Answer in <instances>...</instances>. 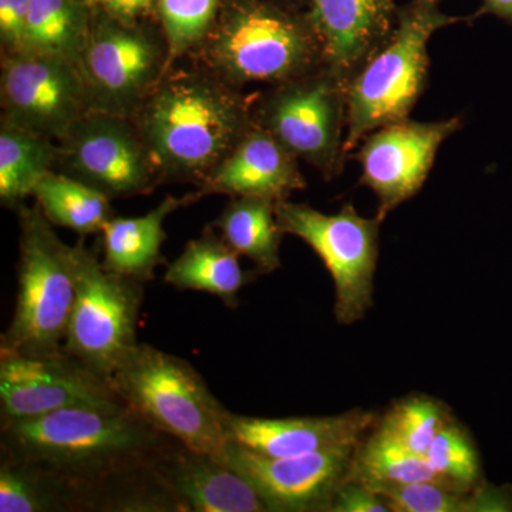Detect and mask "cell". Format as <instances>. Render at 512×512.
<instances>
[{
	"label": "cell",
	"instance_id": "3957f363",
	"mask_svg": "<svg viewBox=\"0 0 512 512\" xmlns=\"http://www.w3.org/2000/svg\"><path fill=\"white\" fill-rule=\"evenodd\" d=\"M133 412L181 446L224 458L228 410L181 357L137 343L110 379Z\"/></svg>",
	"mask_w": 512,
	"mask_h": 512
},
{
	"label": "cell",
	"instance_id": "7c38bea8",
	"mask_svg": "<svg viewBox=\"0 0 512 512\" xmlns=\"http://www.w3.org/2000/svg\"><path fill=\"white\" fill-rule=\"evenodd\" d=\"M356 446L291 457H265L229 440L224 460L254 485L269 512H328L348 477Z\"/></svg>",
	"mask_w": 512,
	"mask_h": 512
},
{
	"label": "cell",
	"instance_id": "5b68a950",
	"mask_svg": "<svg viewBox=\"0 0 512 512\" xmlns=\"http://www.w3.org/2000/svg\"><path fill=\"white\" fill-rule=\"evenodd\" d=\"M74 299L73 247L57 238L40 208L22 210L15 313L0 350L28 356L62 352Z\"/></svg>",
	"mask_w": 512,
	"mask_h": 512
},
{
	"label": "cell",
	"instance_id": "8fae6325",
	"mask_svg": "<svg viewBox=\"0 0 512 512\" xmlns=\"http://www.w3.org/2000/svg\"><path fill=\"white\" fill-rule=\"evenodd\" d=\"M110 382L94 375L73 357L28 356L0 350V421L36 419L67 409L119 402Z\"/></svg>",
	"mask_w": 512,
	"mask_h": 512
},
{
	"label": "cell",
	"instance_id": "7402d4cb",
	"mask_svg": "<svg viewBox=\"0 0 512 512\" xmlns=\"http://www.w3.org/2000/svg\"><path fill=\"white\" fill-rule=\"evenodd\" d=\"M221 238L239 256L251 259L261 274L281 268L284 229L276 218V202L259 197H237L217 221Z\"/></svg>",
	"mask_w": 512,
	"mask_h": 512
},
{
	"label": "cell",
	"instance_id": "f1b7e54d",
	"mask_svg": "<svg viewBox=\"0 0 512 512\" xmlns=\"http://www.w3.org/2000/svg\"><path fill=\"white\" fill-rule=\"evenodd\" d=\"M53 511H70L63 488L28 464L0 457V512Z\"/></svg>",
	"mask_w": 512,
	"mask_h": 512
},
{
	"label": "cell",
	"instance_id": "4316f807",
	"mask_svg": "<svg viewBox=\"0 0 512 512\" xmlns=\"http://www.w3.org/2000/svg\"><path fill=\"white\" fill-rule=\"evenodd\" d=\"M86 19L76 0H30L26 53L82 60Z\"/></svg>",
	"mask_w": 512,
	"mask_h": 512
},
{
	"label": "cell",
	"instance_id": "9c48e42d",
	"mask_svg": "<svg viewBox=\"0 0 512 512\" xmlns=\"http://www.w3.org/2000/svg\"><path fill=\"white\" fill-rule=\"evenodd\" d=\"M345 77L325 66L276 86L259 111V127L298 158L318 168L326 180L342 173L348 127Z\"/></svg>",
	"mask_w": 512,
	"mask_h": 512
},
{
	"label": "cell",
	"instance_id": "7a4b0ae2",
	"mask_svg": "<svg viewBox=\"0 0 512 512\" xmlns=\"http://www.w3.org/2000/svg\"><path fill=\"white\" fill-rule=\"evenodd\" d=\"M464 20L443 12L440 0H413L397 10L389 35L349 80L346 156L377 128L409 119L426 90L431 37Z\"/></svg>",
	"mask_w": 512,
	"mask_h": 512
},
{
	"label": "cell",
	"instance_id": "ffe728a7",
	"mask_svg": "<svg viewBox=\"0 0 512 512\" xmlns=\"http://www.w3.org/2000/svg\"><path fill=\"white\" fill-rule=\"evenodd\" d=\"M184 204L185 200L168 195L146 215L107 221L100 232L104 268L143 284L153 281L154 271L164 262L161 256V247L167 239L164 222Z\"/></svg>",
	"mask_w": 512,
	"mask_h": 512
},
{
	"label": "cell",
	"instance_id": "e0dca14e",
	"mask_svg": "<svg viewBox=\"0 0 512 512\" xmlns=\"http://www.w3.org/2000/svg\"><path fill=\"white\" fill-rule=\"evenodd\" d=\"M308 18L322 43L326 66L346 80L386 39L397 0H309Z\"/></svg>",
	"mask_w": 512,
	"mask_h": 512
},
{
	"label": "cell",
	"instance_id": "484cf974",
	"mask_svg": "<svg viewBox=\"0 0 512 512\" xmlns=\"http://www.w3.org/2000/svg\"><path fill=\"white\" fill-rule=\"evenodd\" d=\"M49 143L26 128L3 126L0 133V200L5 205H18L33 195L52 164Z\"/></svg>",
	"mask_w": 512,
	"mask_h": 512
},
{
	"label": "cell",
	"instance_id": "603a6c76",
	"mask_svg": "<svg viewBox=\"0 0 512 512\" xmlns=\"http://www.w3.org/2000/svg\"><path fill=\"white\" fill-rule=\"evenodd\" d=\"M375 493L390 512H512V487L481 483H414L382 487Z\"/></svg>",
	"mask_w": 512,
	"mask_h": 512
},
{
	"label": "cell",
	"instance_id": "6da1fadb",
	"mask_svg": "<svg viewBox=\"0 0 512 512\" xmlns=\"http://www.w3.org/2000/svg\"><path fill=\"white\" fill-rule=\"evenodd\" d=\"M177 444L121 400L67 407L0 429V457L53 478L72 511L180 512L157 473Z\"/></svg>",
	"mask_w": 512,
	"mask_h": 512
},
{
	"label": "cell",
	"instance_id": "cb8c5ba5",
	"mask_svg": "<svg viewBox=\"0 0 512 512\" xmlns=\"http://www.w3.org/2000/svg\"><path fill=\"white\" fill-rule=\"evenodd\" d=\"M346 481L366 485L373 491L390 485L450 483L431 468L426 457L414 453L376 427L356 447Z\"/></svg>",
	"mask_w": 512,
	"mask_h": 512
},
{
	"label": "cell",
	"instance_id": "30bf717a",
	"mask_svg": "<svg viewBox=\"0 0 512 512\" xmlns=\"http://www.w3.org/2000/svg\"><path fill=\"white\" fill-rule=\"evenodd\" d=\"M461 127L460 117L426 123L406 119L363 138L353 157L362 165L360 183L375 192L379 202L377 220H386L421 190L440 147Z\"/></svg>",
	"mask_w": 512,
	"mask_h": 512
},
{
	"label": "cell",
	"instance_id": "277c9868",
	"mask_svg": "<svg viewBox=\"0 0 512 512\" xmlns=\"http://www.w3.org/2000/svg\"><path fill=\"white\" fill-rule=\"evenodd\" d=\"M247 133L244 107L200 80H177L158 90L144 113L148 151L167 173L214 171Z\"/></svg>",
	"mask_w": 512,
	"mask_h": 512
},
{
	"label": "cell",
	"instance_id": "e575fe53",
	"mask_svg": "<svg viewBox=\"0 0 512 512\" xmlns=\"http://www.w3.org/2000/svg\"><path fill=\"white\" fill-rule=\"evenodd\" d=\"M494 15L512 25V0H483L480 15Z\"/></svg>",
	"mask_w": 512,
	"mask_h": 512
},
{
	"label": "cell",
	"instance_id": "4dcf8cb0",
	"mask_svg": "<svg viewBox=\"0 0 512 512\" xmlns=\"http://www.w3.org/2000/svg\"><path fill=\"white\" fill-rule=\"evenodd\" d=\"M218 0H158L170 59L190 49L207 32Z\"/></svg>",
	"mask_w": 512,
	"mask_h": 512
},
{
	"label": "cell",
	"instance_id": "2e32d148",
	"mask_svg": "<svg viewBox=\"0 0 512 512\" xmlns=\"http://www.w3.org/2000/svg\"><path fill=\"white\" fill-rule=\"evenodd\" d=\"M180 512H266L258 490L224 458L198 453L180 443L157 468Z\"/></svg>",
	"mask_w": 512,
	"mask_h": 512
},
{
	"label": "cell",
	"instance_id": "9a60e30c",
	"mask_svg": "<svg viewBox=\"0 0 512 512\" xmlns=\"http://www.w3.org/2000/svg\"><path fill=\"white\" fill-rule=\"evenodd\" d=\"M377 423L373 412L355 409L339 416L259 419L229 412V440L265 457H291L356 446Z\"/></svg>",
	"mask_w": 512,
	"mask_h": 512
},
{
	"label": "cell",
	"instance_id": "52a82bcc",
	"mask_svg": "<svg viewBox=\"0 0 512 512\" xmlns=\"http://www.w3.org/2000/svg\"><path fill=\"white\" fill-rule=\"evenodd\" d=\"M73 256L76 299L63 352L110 382L117 367L137 346L144 284L107 271L83 244L73 247Z\"/></svg>",
	"mask_w": 512,
	"mask_h": 512
},
{
	"label": "cell",
	"instance_id": "836d02e7",
	"mask_svg": "<svg viewBox=\"0 0 512 512\" xmlns=\"http://www.w3.org/2000/svg\"><path fill=\"white\" fill-rule=\"evenodd\" d=\"M96 2L117 19L131 20L153 8L154 0H96Z\"/></svg>",
	"mask_w": 512,
	"mask_h": 512
},
{
	"label": "cell",
	"instance_id": "5bb4252c",
	"mask_svg": "<svg viewBox=\"0 0 512 512\" xmlns=\"http://www.w3.org/2000/svg\"><path fill=\"white\" fill-rule=\"evenodd\" d=\"M66 137L70 167L77 180L110 198L153 190V168L144 148L120 120L104 116L80 119Z\"/></svg>",
	"mask_w": 512,
	"mask_h": 512
},
{
	"label": "cell",
	"instance_id": "ac0fdd59",
	"mask_svg": "<svg viewBox=\"0 0 512 512\" xmlns=\"http://www.w3.org/2000/svg\"><path fill=\"white\" fill-rule=\"evenodd\" d=\"M306 187L305 178L293 156L265 128L247 130L234 150L207 178L208 191L232 197H259L275 202Z\"/></svg>",
	"mask_w": 512,
	"mask_h": 512
},
{
	"label": "cell",
	"instance_id": "83f0119b",
	"mask_svg": "<svg viewBox=\"0 0 512 512\" xmlns=\"http://www.w3.org/2000/svg\"><path fill=\"white\" fill-rule=\"evenodd\" d=\"M451 420L453 417L446 404L427 396H410L394 403L382 419H377L375 427L424 456L437 434Z\"/></svg>",
	"mask_w": 512,
	"mask_h": 512
},
{
	"label": "cell",
	"instance_id": "1f68e13d",
	"mask_svg": "<svg viewBox=\"0 0 512 512\" xmlns=\"http://www.w3.org/2000/svg\"><path fill=\"white\" fill-rule=\"evenodd\" d=\"M30 0H0V35L18 53H26Z\"/></svg>",
	"mask_w": 512,
	"mask_h": 512
},
{
	"label": "cell",
	"instance_id": "44dd1931",
	"mask_svg": "<svg viewBox=\"0 0 512 512\" xmlns=\"http://www.w3.org/2000/svg\"><path fill=\"white\" fill-rule=\"evenodd\" d=\"M251 281L254 275L242 269L237 252L214 232L188 242L164 275L165 284L177 291L210 293L231 309L237 308L239 292Z\"/></svg>",
	"mask_w": 512,
	"mask_h": 512
},
{
	"label": "cell",
	"instance_id": "f546056e",
	"mask_svg": "<svg viewBox=\"0 0 512 512\" xmlns=\"http://www.w3.org/2000/svg\"><path fill=\"white\" fill-rule=\"evenodd\" d=\"M431 468L450 483L477 487L483 483L480 456L463 427L451 420L424 454Z\"/></svg>",
	"mask_w": 512,
	"mask_h": 512
},
{
	"label": "cell",
	"instance_id": "d6986e66",
	"mask_svg": "<svg viewBox=\"0 0 512 512\" xmlns=\"http://www.w3.org/2000/svg\"><path fill=\"white\" fill-rule=\"evenodd\" d=\"M82 62L94 89L111 100L136 96L157 72V47L133 30L103 26L87 37Z\"/></svg>",
	"mask_w": 512,
	"mask_h": 512
},
{
	"label": "cell",
	"instance_id": "4fadbf2b",
	"mask_svg": "<svg viewBox=\"0 0 512 512\" xmlns=\"http://www.w3.org/2000/svg\"><path fill=\"white\" fill-rule=\"evenodd\" d=\"M9 123L40 136L66 137L82 119L86 87L76 63L42 53H16L3 66Z\"/></svg>",
	"mask_w": 512,
	"mask_h": 512
},
{
	"label": "cell",
	"instance_id": "8992f818",
	"mask_svg": "<svg viewBox=\"0 0 512 512\" xmlns=\"http://www.w3.org/2000/svg\"><path fill=\"white\" fill-rule=\"evenodd\" d=\"M211 62L237 83L284 84L326 66L308 15L242 0L228 10L208 46Z\"/></svg>",
	"mask_w": 512,
	"mask_h": 512
},
{
	"label": "cell",
	"instance_id": "ba28073f",
	"mask_svg": "<svg viewBox=\"0 0 512 512\" xmlns=\"http://www.w3.org/2000/svg\"><path fill=\"white\" fill-rule=\"evenodd\" d=\"M276 218L285 234L306 242L328 269L335 284V315L340 325L365 318L373 305L382 222L362 217L352 204L338 214H323L288 200L276 202Z\"/></svg>",
	"mask_w": 512,
	"mask_h": 512
},
{
	"label": "cell",
	"instance_id": "d6a6232c",
	"mask_svg": "<svg viewBox=\"0 0 512 512\" xmlns=\"http://www.w3.org/2000/svg\"><path fill=\"white\" fill-rule=\"evenodd\" d=\"M328 512H390L382 498L366 485L345 481L333 495Z\"/></svg>",
	"mask_w": 512,
	"mask_h": 512
},
{
	"label": "cell",
	"instance_id": "d4e9b609",
	"mask_svg": "<svg viewBox=\"0 0 512 512\" xmlns=\"http://www.w3.org/2000/svg\"><path fill=\"white\" fill-rule=\"evenodd\" d=\"M33 197L50 224L80 235L101 232L113 218L109 195L67 175L47 173L36 185Z\"/></svg>",
	"mask_w": 512,
	"mask_h": 512
}]
</instances>
